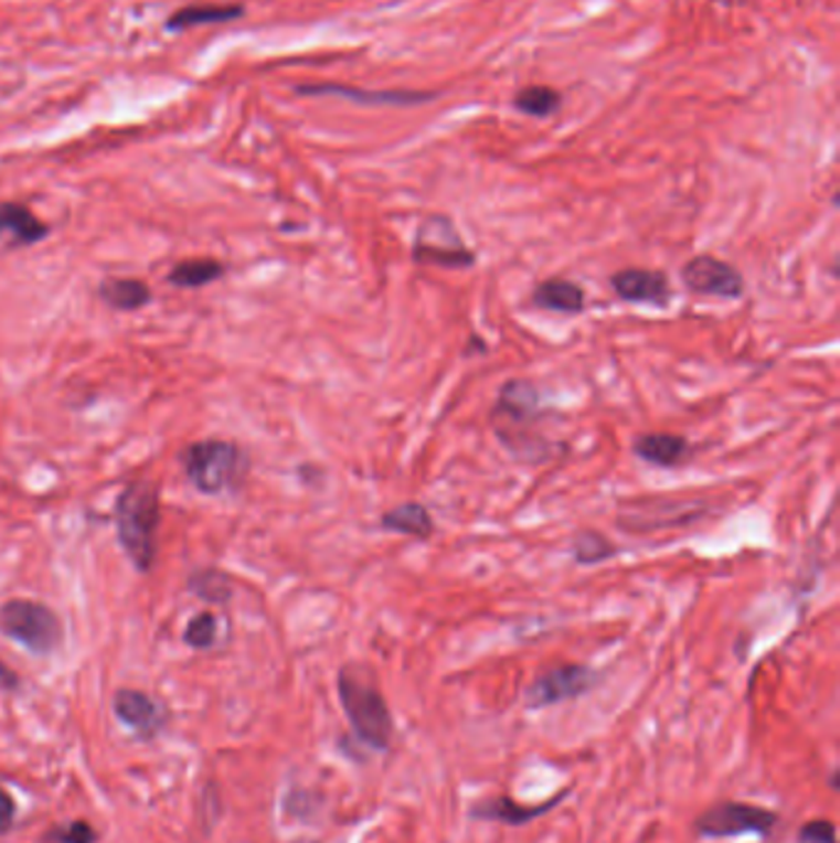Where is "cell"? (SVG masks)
Segmentation results:
<instances>
[{"mask_svg": "<svg viewBox=\"0 0 840 843\" xmlns=\"http://www.w3.org/2000/svg\"><path fill=\"white\" fill-rule=\"evenodd\" d=\"M560 107H562L560 92L545 87V84H533V87L520 89L515 97V109L528 116H535V119H547V116L557 114Z\"/></svg>", "mask_w": 840, "mask_h": 843, "instance_id": "obj_22", "label": "cell"}, {"mask_svg": "<svg viewBox=\"0 0 840 843\" xmlns=\"http://www.w3.org/2000/svg\"><path fill=\"white\" fill-rule=\"evenodd\" d=\"M242 13H244L242 6H188L183 10H176V13L170 15L168 30L230 23V20H237Z\"/></svg>", "mask_w": 840, "mask_h": 843, "instance_id": "obj_20", "label": "cell"}, {"mask_svg": "<svg viewBox=\"0 0 840 843\" xmlns=\"http://www.w3.org/2000/svg\"><path fill=\"white\" fill-rule=\"evenodd\" d=\"M540 415V390L530 381H508L498 393L491 417L496 435L515 457L540 461L547 457V451L542 447V439L528 431L538 425Z\"/></svg>", "mask_w": 840, "mask_h": 843, "instance_id": "obj_3", "label": "cell"}, {"mask_svg": "<svg viewBox=\"0 0 840 843\" xmlns=\"http://www.w3.org/2000/svg\"><path fill=\"white\" fill-rule=\"evenodd\" d=\"M304 94H336V97H343L358 104H382V107H412V104H422L432 99L429 94L424 92H370V89H355V87H343V84H313V87H299Z\"/></svg>", "mask_w": 840, "mask_h": 843, "instance_id": "obj_15", "label": "cell"}, {"mask_svg": "<svg viewBox=\"0 0 840 843\" xmlns=\"http://www.w3.org/2000/svg\"><path fill=\"white\" fill-rule=\"evenodd\" d=\"M380 525L390 533L410 535V537H417V541H429V537L434 535L432 513L427 511V505H422L417 501L400 503L395 505V509L385 511L380 519Z\"/></svg>", "mask_w": 840, "mask_h": 843, "instance_id": "obj_17", "label": "cell"}, {"mask_svg": "<svg viewBox=\"0 0 840 843\" xmlns=\"http://www.w3.org/2000/svg\"><path fill=\"white\" fill-rule=\"evenodd\" d=\"M796 843H836V824L831 819H811L799 829Z\"/></svg>", "mask_w": 840, "mask_h": 843, "instance_id": "obj_26", "label": "cell"}, {"mask_svg": "<svg viewBox=\"0 0 840 843\" xmlns=\"http://www.w3.org/2000/svg\"><path fill=\"white\" fill-rule=\"evenodd\" d=\"M114 713L124 725L141 735V737H153L163 730L166 725V711L163 705L158 703L151 695L136 689H121L114 695Z\"/></svg>", "mask_w": 840, "mask_h": 843, "instance_id": "obj_12", "label": "cell"}, {"mask_svg": "<svg viewBox=\"0 0 840 843\" xmlns=\"http://www.w3.org/2000/svg\"><path fill=\"white\" fill-rule=\"evenodd\" d=\"M338 698L358 740L378 753L390 750L395 721L375 683L360 679L353 669L345 666L338 673Z\"/></svg>", "mask_w": 840, "mask_h": 843, "instance_id": "obj_4", "label": "cell"}, {"mask_svg": "<svg viewBox=\"0 0 840 843\" xmlns=\"http://www.w3.org/2000/svg\"><path fill=\"white\" fill-rule=\"evenodd\" d=\"M180 467L202 497L235 493L249 473V455L237 441L200 439L183 449Z\"/></svg>", "mask_w": 840, "mask_h": 843, "instance_id": "obj_2", "label": "cell"}, {"mask_svg": "<svg viewBox=\"0 0 840 843\" xmlns=\"http://www.w3.org/2000/svg\"><path fill=\"white\" fill-rule=\"evenodd\" d=\"M572 555L580 565H599L616 555V545L597 531H580L572 541Z\"/></svg>", "mask_w": 840, "mask_h": 843, "instance_id": "obj_23", "label": "cell"}, {"mask_svg": "<svg viewBox=\"0 0 840 843\" xmlns=\"http://www.w3.org/2000/svg\"><path fill=\"white\" fill-rule=\"evenodd\" d=\"M50 227L20 203H0V242L8 247H30L47 237Z\"/></svg>", "mask_w": 840, "mask_h": 843, "instance_id": "obj_13", "label": "cell"}, {"mask_svg": "<svg viewBox=\"0 0 840 843\" xmlns=\"http://www.w3.org/2000/svg\"><path fill=\"white\" fill-rule=\"evenodd\" d=\"M217 639H220V619H217V615H212V612L195 615L193 619L188 621V627L183 631L185 644L190 649H198V651L217 647Z\"/></svg>", "mask_w": 840, "mask_h": 843, "instance_id": "obj_24", "label": "cell"}, {"mask_svg": "<svg viewBox=\"0 0 840 843\" xmlns=\"http://www.w3.org/2000/svg\"><path fill=\"white\" fill-rule=\"evenodd\" d=\"M114 525L121 551L138 573H151L158 557L161 491L153 481L126 483L114 505Z\"/></svg>", "mask_w": 840, "mask_h": 843, "instance_id": "obj_1", "label": "cell"}, {"mask_svg": "<svg viewBox=\"0 0 840 843\" xmlns=\"http://www.w3.org/2000/svg\"><path fill=\"white\" fill-rule=\"evenodd\" d=\"M680 279L685 287L700 294V297H715V299H740L744 294V277L730 265L712 255L693 257L680 269Z\"/></svg>", "mask_w": 840, "mask_h": 843, "instance_id": "obj_9", "label": "cell"}, {"mask_svg": "<svg viewBox=\"0 0 840 843\" xmlns=\"http://www.w3.org/2000/svg\"><path fill=\"white\" fill-rule=\"evenodd\" d=\"M15 802L13 797H10L6 789H0V834H8L10 829H13V821H15Z\"/></svg>", "mask_w": 840, "mask_h": 843, "instance_id": "obj_27", "label": "cell"}, {"mask_svg": "<svg viewBox=\"0 0 840 843\" xmlns=\"http://www.w3.org/2000/svg\"><path fill=\"white\" fill-rule=\"evenodd\" d=\"M599 681V673L584 666V663H565V666L542 671L538 679L530 681V686L523 693L525 708L540 711L552 708V705L557 703L574 701L580 698V695L589 693Z\"/></svg>", "mask_w": 840, "mask_h": 843, "instance_id": "obj_8", "label": "cell"}, {"mask_svg": "<svg viewBox=\"0 0 840 843\" xmlns=\"http://www.w3.org/2000/svg\"><path fill=\"white\" fill-rule=\"evenodd\" d=\"M0 683H3L6 689H18V683H20V679L6 666L3 661H0Z\"/></svg>", "mask_w": 840, "mask_h": 843, "instance_id": "obj_28", "label": "cell"}, {"mask_svg": "<svg viewBox=\"0 0 840 843\" xmlns=\"http://www.w3.org/2000/svg\"><path fill=\"white\" fill-rule=\"evenodd\" d=\"M412 259L422 267L439 269H469L476 265V255L466 247L454 220L446 215H429L417 230L412 247Z\"/></svg>", "mask_w": 840, "mask_h": 843, "instance_id": "obj_6", "label": "cell"}, {"mask_svg": "<svg viewBox=\"0 0 840 843\" xmlns=\"http://www.w3.org/2000/svg\"><path fill=\"white\" fill-rule=\"evenodd\" d=\"M42 843H97V831L87 821H70V824L50 829L42 836Z\"/></svg>", "mask_w": 840, "mask_h": 843, "instance_id": "obj_25", "label": "cell"}, {"mask_svg": "<svg viewBox=\"0 0 840 843\" xmlns=\"http://www.w3.org/2000/svg\"><path fill=\"white\" fill-rule=\"evenodd\" d=\"M776 824H779V814L772 809L747 802H720L695 819V834L703 839H767Z\"/></svg>", "mask_w": 840, "mask_h": 843, "instance_id": "obj_7", "label": "cell"}, {"mask_svg": "<svg viewBox=\"0 0 840 843\" xmlns=\"http://www.w3.org/2000/svg\"><path fill=\"white\" fill-rule=\"evenodd\" d=\"M533 303L555 313H580L584 311V289L570 279H545L535 287Z\"/></svg>", "mask_w": 840, "mask_h": 843, "instance_id": "obj_18", "label": "cell"}, {"mask_svg": "<svg viewBox=\"0 0 840 843\" xmlns=\"http://www.w3.org/2000/svg\"><path fill=\"white\" fill-rule=\"evenodd\" d=\"M99 299L114 311H138L151 303L153 291L143 279L134 277H106L99 284Z\"/></svg>", "mask_w": 840, "mask_h": 843, "instance_id": "obj_16", "label": "cell"}, {"mask_svg": "<svg viewBox=\"0 0 840 843\" xmlns=\"http://www.w3.org/2000/svg\"><path fill=\"white\" fill-rule=\"evenodd\" d=\"M222 274H225V265L220 259L212 257H195V259H183L173 265V269L168 271V281L178 289H200L208 287V284L217 281Z\"/></svg>", "mask_w": 840, "mask_h": 843, "instance_id": "obj_19", "label": "cell"}, {"mask_svg": "<svg viewBox=\"0 0 840 843\" xmlns=\"http://www.w3.org/2000/svg\"><path fill=\"white\" fill-rule=\"evenodd\" d=\"M188 589L202 602L227 605L232 593H235V585H232L230 575L217 570V567H202V570H195L188 577Z\"/></svg>", "mask_w": 840, "mask_h": 843, "instance_id": "obj_21", "label": "cell"}, {"mask_svg": "<svg viewBox=\"0 0 840 843\" xmlns=\"http://www.w3.org/2000/svg\"><path fill=\"white\" fill-rule=\"evenodd\" d=\"M612 289L616 297L629 303H651V307H668L673 297L671 281L666 271L658 269H621L612 274Z\"/></svg>", "mask_w": 840, "mask_h": 843, "instance_id": "obj_10", "label": "cell"}, {"mask_svg": "<svg viewBox=\"0 0 840 843\" xmlns=\"http://www.w3.org/2000/svg\"><path fill=\"white\" fill-rule=\"evenodd\" d=\"M567 797V792H560L550 799L545 804H520L513 797L508 794H498V797H488V799H478V802L471 804L469 809V819L474 821H496V824H506V826H525L530 821H535L540 817H545L547 811L555 809L562 799Z\"/></svg>", "mask_w": 840, "mask_h": 843, "instance_id": "obj_11", "label": "cell"}, {"mask_svg": "<svg viewBox=\"0 0 840 843\" xmlns=\"http://www.w3.org/2000/svg\"><path fill=\"white\" fill-rule=\"evenodd\" d=\"M0 634L35 657H50L62 644V621L47 605L35 599H8L0 605Z\"/></svg>", "mask_w": 840, "mask_h": 843, "instance_id": "obj_5", "label": "cell"}, {"mask_svg": "<svg viewBox=\"0 0 840 843\" xmlns=\"http://www.w3.org/2000/svg\"><path fill=\"white\" fill-rule=\"evenodd\" d=\"M634 455L653 467L673 469L690 455V445L685 437L671 431H648L634 439Z\"/></svg>", "mask_w": 840, "mask_h": 843, "instance_id": "obj_14", "label": "cell"}]
</instances>
